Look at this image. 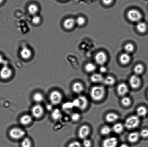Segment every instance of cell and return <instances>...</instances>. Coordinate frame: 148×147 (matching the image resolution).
Segmentation results:
<instances>
[{"label": "cell", "mask_w": 148, "mask_h": 147, "mask_svg": "<svg viewBox=\"0 0 148 147\" xmlns=\"http://www.w3.org/2000/svg\"><path fill=\"white\" fill-rule=\"evenodd\" d=\"M105 89L103 86H97L92 87L90 91V96L92 100L99 101L104 97Z\"/></svg>", "instance_id": "6da1fadb"}, {"label": "cell", "mask_w": 148, "mask_h": 147, "mask_svg": "<svg viewBox=\"0 0 148 147\" xmlns=\"http://www.w3.org/2000/svg\"><path fill=\"white\" fill-rule=\"evenodd\" d=\"M139 117L136 115H132L128 117L125 121V127L128 130H131L136 128L139 124Z\"/></svg>", "instance_id": "7a4b0ae2"}, {"label": "cell", "mask_w": 148, "mask_h": 147, "mask_svg": "<svg viewBox=\"0 0 148 147\" xmlns=\"http://www.w3.org/2000/svg\"><path fill=\"white\" fill-rule=\"evenodd\" d=\"M9 136L13 139L17 140L23 138L25 135V132L19 128H14L9 130Z\"/></svg>", "instance_id": "3957f363"}, {"label": "cell", "mask_w": 148, "mask_h": 147, "mask_svg": "<svg viewBox=\"0 0 148 147\" xmlns=\"http://www.w3.org/2000/svg\"><path fill=\"white\" fill-rule=\"evenodd\" d=\"M63 96L61 93L58 91L55 90L51 92L50 95L49 99L52 104L56 105L62 102Z\"/></svg>", "instance_id": "277c9868"}, {"label": "cell", "mask_w": 148, "mask_h": 147, "mask_svg": "<svg viewBox=\"0 0 148 147\" xmlns=\"http://www.w3.org/2000/svg\"><path fill=\"white\" fill-rule=\"evenodd\" d=\"M127 15L129 20L133 22H139L142 18V14L135 9H131L129 11Z\"/></svg>", "instance_id": "5b68a950"}, {"label": "cell", "mask_w": 148, "mask_h": 147, "mask_svg": "<svg viewBox=\"0 0 148 147\" xmlns=\"http://www.w3.org/2000/svg\"><path fill=\"white\" fill-rule=\"evenodd\" d=\"M32 115L36 119L42 117L44 113V109L42 106L39 104L34 105L31 109Z\"/></svg>", "instance_id": "8992f818"}, {"label": "cell", "mask_w": 148, "mask_h": 147, "mask_svg": "<svg viewBox=\"0 0 148 147\" xmlns=\"http://www.w3.org/2000/svg\"><path fill=\"white\" fill-rule=\"evenodd\" d=\"M76 106L81 110H84L88 106V101L86 97L84 96H80L75 100Z\"/></svg>", "instance_id": "52a82bcc"}, {"label": "cell", "mask_w": 148, "mask_h": 147, "mask_svg": "<svg viewBox=\"0 0 148 147\" xmlns=\"http://www.w3.org/2000/svg\"><path fill=\"white\" fill-rule=\"evenodd\" d=\"M12 70L6 65L4 66L0 71V77L2 79H9L12 76Z\"/></svg>", "instance_id": "ba28073f"}, {"label": "cell", "mask_w": 148, "mask_h": 147, "mask_svg": "<svg viewBox=\"0 0 148 147\" xmlns=\"http://www.w3.org/2000/svg\"><path fill=\"white\" fill-rule=\"evenodd\" d=\"M95 62L99 65H102L105 64L107 60V56L105 52L100 51L98 52L95 57Z\"/></svg>", "instance_id": "9c48e42d"}, {"label": "cell", "mask_w": 148, "mask_h": 147, "mask_svg": "<svg viewBox=\"0 0 148 147\" xmlns=\"http://www.w3.org/2000/svg\"><path fill=\"white\" fill-rule=\"evenodd\" d=\"M118 144V140L115 137L106 138L102 143L103 147H116Z\"/></svg>", "instance_id": "30bf717a"}, {"label": "cell", "mask_w": 148, "mask_h": 147, "mask_svg": "<svg viewBox=\"0 0 148 147\" xmlns=\"http://www.w3.org/2000/svg\"><path fill=\"white\" fill-rule=\"evenodd\" d=\"M129 82L131 87L135 89H137L140 86L141 81L139 77L137 75H133L130 77Z\"/></svg>", "instance_id": "8fae6325"}, {"label": "cell", "mask_w": 148, "mask_h": 147, "mask_svg": "<svg viewBox=\"0 0 148 147\" xmlns=\"http://www.w3.org/2000/svg\"><path fill=\"white\" fill-rule=\"evenodd\" d=\"M90 133V129L88 126H82L79 130L78 135L80 138L85 139L88 136Z\"/></svg>", "instance_id": "7c38bea8"}, {"label": "cell", "mask_w": 148, "mask_h": 147, "mask_svg": "<svg viewBox=\"0 0 148 147\" xmlns=\"http://www.w3.org/2000/svg\"><path fill=\"white\" fill-rule=\"evenodd\" d=\"M21 57L23 60L29 59L32 56V53L31 50L28 48L24 47L21 49L20 52Z\"/></svg>", "instance_id": "4fadbf2b"}, {"label": "cell", "mask_w": 148, "mask_h": 147, "mask_svg": "<svg viewBox=\"0 0 148 147\" xmlns=\"http://www.w3.org/2000/svg\"><path fill=\"white\" fill-rule=\"evenodd\" d=\"M76 24L75 20L72 18L66 19L63 23L64 27L67 30H70L74 27Z\"/></svg>", "instance_id": "5bb4252c"}, {"label": "cell", "mask_w": 148, "mask_h": 147, "mask_svg": "<svg viewBox=\"0 0 148 147\" xmlns=\"http://www.w3.org/2000/svg\"><path fill=\"white\" fill-rule=\"evenodd\" d=\"M33 118L31 115H23L20 119L21 124L23 126H27L30 124L32 122Z\"/></svg>", "instance_id": "9a60e30c"}, {"label": "cell", "mask_w": 148, "mask_h": 147, "mask_svg": "<svg viewBox=\"0 0 148 147\" xmlns=\"http://www.w3.org/2000/svg\"><path fill=\"white\" fill-rule=\"evenodd\" d=\"M117 92L120 96H123L125 95L128 92V86L125 83H120L117 86Z\"/></svg>", "instance_id": "2e32d148"}, {"label": "cell", "mask_w": 148, "mask_h": 147, "mask_svg": "<svg viewBox=\"0 0 148 147\" xmlns=\"http://www.w3.org/2000/svg\"><path fill=\"white\" fill-rule=\"evenodd\" d=\"M131 57L128 53H124L121 54L119 57V60L122 64L125 65L131 61Z\"/></svg>", "instance_id": "e0dca14e"}, {"label": "cell", "mask_w": 148, "mask_h": 147, "mask_svg": "<svg viewBox=\"0 0 148 147\" xmlns=\"http://www.w3.org/2000/svg\"><path fill=\"white\" fill-rule=\"evenodd\" d=\"M72 89L74 93L79 94L84 90V87L82 84L80 82H76L73 85Z\"/></svg>", "instance_id": "ac0fdd59"}, {"label": "cell", "mask_w": 148, "mask_h": 147, "mask_svg": "<svg viewBox=\"0 0 148 147\" xmlns=\"http://www.w3.org/2000/svg\"><path fill=\"white\" fill-rule=\"evenodd\" d=\"M136 28L137 31L141 33H144L147 29V26L144 22H139L137 24Z\"/></svg>", "instance_id": "d6986e66"}, {"label": "cell", "mask_w": 148, "mask_h": 147, "mask_svg": "<svg viewBox=\"0 0 148 147\" xmlns=\"http://www.w3.org/2000/svg\"><path fill=\"white\" fill-rule=\"evenodd\" d=\"M119 119V116L113 113H110L106 115V121L113 123Z\"/></svg>", "instance_id": "ffe728a7"}, {"label": "cell", "mask_w": 148, "mask_h": 147, "mask_svg": "<svg viewBox=\"0 0 148 147\" xmlns=\"http://www.w3.org/2000/svg\"><path fill=\"white\" fill-rule=\"evenodd\" d=\"M140 134L137 132H133L131 133L128 136V140L130 142L135 143L139 139Z\"/></svg>", "instance_id": "44dd1931"}, {"label": "cell", "mask_w": 148, "mask_h": 147, "mask_svg": "<svg viewBox=\"0 0 148 147\" xmlns=\"http://www.w3.org/2000/svg\"><path fill=\"white\" fill-rule=\"evenodd\" d=\"M90 79L91 81L94 83H99L103 81L104 78L101 74H95L91 76Z\"/></svg>", "instance_id": "7402d4cb"}, {"label": "cell", "mask_w": 148, "mask_h": 147, "mask_svg": "<svg viewBox=\"0 0 148 147\" xmlns=\"http://www.w3.org/2000/svg\"><path fill=\"white\" fill-rule=\"evenodd\" d=\"M124 126L120 123H117L113 126V130L115 133L120 134L122 133L124 130Z\"/></svg>", "instance_id": "603a6c76"}, {"label": "cell", "mask_w": 148, "mask_h": 147, "mask_svg": "<svg viewBox=\"0 0 148 147\" xmlns=\"http://www.w3.org/2000/svg\"><path fill=\"white\" fill-rule=\"evenodd\" d=\"M29 13L31 15H35L38 11V6L35 4H31L29 5L28 8Z\"/></svg>", "instance_id": "cb8c5ba5"}, {"label": "cell", "mask_w": 148, "mask_h": 147, "mask_svg": "<svg viewBox=\"0 0 148 147\" xmlns=\"http://www.w3.org/2000/svg\"><path fill=\"white\" fill-rule=\"evenodd\" d=\"M33 99L35 102L39 103L42 102L44 100L43 95L40 93H35L33 95Z\"/></svg>", "instance_id": "d4e9b609"}, {"label": "cell", "mask_w": 148, "mask_h": 147, "mask_svg": "<svg viewBox=\"0 0 148 147\" xmlns=\"http://www.w3.org/2000/svg\"><path fill=\"white\" fill-rule=\"evenodd\" d=\"M103 82L106 85L112 86L114 84L115 81L113 77L108 76L104 79Z\"/></svg>", "instance_id": "484cf974"}, {"label": "cell", "mask_w": 148, "mask_h": 147, "mask_svg": "<svg viewBox=\"0 0 148 147\" xmlns=\"http://www.w3.org/2000/svg\"><path fill=\"white\" fill-rule=\"evenodd\" d=\"M144 70V67L142 64H138L134 67V71L136 75H140Z\"/></svg>", "instance_id": "4316f807"}, {"label": "cell", "mask_w": 148, "mask_h": 147, "mask_svg": "<svg viewBox=\"0 0 148 147\" xmlns=\"http://www.w3.org/2000/svg\"><path fill=\"white\" fill-rule=\"evenodd\" d=\"M32 145L31 141L28 137L23 138L21 142V147H31Z\"/></svg>", "instance_id": "83f0119b"}, {"label": "cell", "mask_w": 148, "mask_h": 147, "mask_svg": "<svg viewBox=\"0 0 148 147\" xmlns=\"http://www.w3.org/2000/svg\"><path fill=\"white\" fill-rule=\"evenodd\" d=\"M147 113V109L144 107H139L137 109V113L138 116L141 117L145 116Z\"/></svg>", "instance_id": "f1b7e54d"}, {"label": "cell", "mask_w": 148, "mask_h": 147, "mask_svg": "<svg viewBox=\"0 0 148 147\" xmlns=\"http://www.w3.org/2000/svg\"><path fill=\"white\" fill-rule=\"evenodd\" d=\"M96 69V66L92 63H90L87 64L85 66V70L88 72H94Z\"/></svg>", "instance_id": "f546056e"}, {"label": "cell", "mask_w": 148, "mask_h": 147, "mask_svg": "<svg viewBox=\"0 0 148 147\" xmlns=\"http://www.w3.org/2000/svg\"><path fill=\"white\" fill-rule=\"evenodd\" d=\"M62 113L58 109L54 110L52 113V118L55 120H58L61 117Z\"/></svg>", "instance_id": "4dcf8cb0"}, {"label": "cell", "mask_w": 148, "mask_h": 147, "mask_svg": "<svg viewBox=\"0 0 148 147\" xmlns=\"http://www.w3.org/2000/svg\"><path fill=\"white\" fill-rule=\"evenodd\" d=\"M112 131V129L108 126H104L101 130V133L103 135H107L110 134Z\"/></svg>", "instance_id": "1f68e13d"}, {"label": "cell", "mask_w": 148, "mask_h": 147, "mask_svg": "<svg viewBox=\"0 0 148 147\" xmlns=\"http://www.w3.org/2000/svg\"><path fill=\"white\" fill-rule=\"evenodd\" d=\"M124 50L127 53H131L134 50V46L131 43H127L124 46Z\"/></svg>", "instance_id": "d6a6232c"}, {"label": "cell", "mask_w": 148, "mask_h": 147, "mask_svg": "<svg viewBox=\"0 0 148 147\" xmlns=\"http://www.w3.org/2000/svg\"><path fill=\"white\" fill-rule=\"evenodd\" d=\"M131 101L129 97H124L121 100V104L125 107H128L131 104Z\"/></svg>", "instance_id": "836d02e7"}, {"label": "cell", "mask_w": 148, "mask_h": 147, "mask_svg": "<svg viewBox=\"0 0 148 147\" xmlns=\"http://www.w3.org/2000/svg\"><path fill=\"white\" fill-rule=\"evenodd\" d=\"M76 23L79 26H82L85 24L86 20L83 17H79L75 20Z\"/></svg>", "instance_id": "e575fe53"}, {"label": "cell", "mask_w": 148, "mask_h": 147, "mask_svg": "<svg viewBox=\"0 0 148 147\" xmlns=\"http://www.w3.org/2000/svg\"><path fill=\"white\" fill-rule=\"evenodd\" d=\"M41 21V18L40 16L36 15H34L32 19V22L33 24H40Z\"/></svg>", "instance_id": "d590c367"}, {"label": "cell", "mask_w": 148, "mask_h": 147, "mask_svg": "<svg viewBox=\"0 0 148 147\" xmlns=\"http://www.w3.org/2000/svg\"><path fill=\"white\" fill-rule=\"evenodd\" d=\"M140 136L143 138H147L148 137V130L147 129H143L141 131L140 133Z\"/></svg>", "instance_id": "8d00e7d4"}, {"label": "cell", "mask_w": 148, "mask_h": 147, "mask_svg": "<svg viewBox=\"0 0 148 147\" xmlns=\"http://www.w3.org/2000/svg\"><path fill=\"white\" fill-rule=\"evenodd\" d=\"M68 147H82V146L78 141H75L69 144Z\"/></svg>", "instance_id": "74e56055"}, {"label": "cell", "mask_w": 148, "mask_h": 147, "mask_svg": "<svg viewBox=\"0 0 148 147\" xmlns=\"http://www.w3.org/2000/svg\"><path fill=\"white\" fill-rule=\"evenodd\" d=\"M80 115L77 113L73 114L71 116V119L74 121H77L80 119Z\"/></svg>", "instance_id": "f35d334b"}, {"label": "cell", "mask_w": 148, "mask_h": 147, "mask_svg": "<svg viewBox=\"0 0 148 147\" xmlns=\"http://www.w3.org/2000/svg\"><path fill=\"white\" fill-rule=\"evenodd\" d=\"M83 145L84 147H90L92 145V142L89 140L85 139L83 142Z\"/></svg>", "instance_id": "ab89813d"}, {"label": "cell", "mask_w": 148, "mask_h": 147, "mask_svg": "<svg viewBox=\"0 0 148 147\" xmlns=\"http://www.w3.org/2000/svg\"><path fill=\"white\" fill-rule=\"evenodd\" d=\"M113 0H102L104 4L106 5H108L112 3Z\"/></svg>", "instance_id": "60d3db41"}, {"label": "cell", "mask_w": 148, "mask_h": 147, "mask_svg": "<svg viewBox=\"0 0 148 147\" xmlns=\"http://www.w3.org/2000/svg\"><path fill=\"white\" fill-rule=\"evenodd\" d=\"M106 70H107V69L106 67L102 66L100 67V71L101 72L104 73L106 72Z\"/></svg>", "instance_id": "b9f144b4"}, {"label": "cell", "mask_w": 148, "mask_h": 147, "mask_svg": "<svg viewBox=\"0 0 148 147\" xmlns=\"http://www.w3.org/2000/svg\"><path fill=\"white\" fill-rule=\"evenodd\" d=\"M4 62V60L2 55L0 54V64H3Z\"/></svg>", "instance_id": "7bdbcfd3"}, {"label": "cell", "mask_w": 148, "mask_h": 147, "mask_svg": "<svg viewBox=\"0 0 148 147\" xmlns=\"http://www.w3.org/2000/svg\"><path fill=\"white\" fill-rule=\"evenodd\" d=\"M119 147H129L128 146L125 144H122Z\"/></svg>", "instance_id": "ee69618b"}, {"label": "cell", "mask_w": 148, "mask_h": 147, "mask_svg": "<svg viewBox=\"0 0 148 147\" xmlns=\"http://www.w3.org/2000/svg\"><path fill=\"white\" fill-rule=\"evenodd\" d=\"M3 1V0H0V4L2 3Z\"/></svg>", "instance_id": "f6af8a7d"}, {"label": "cell", "mask_w": 148, "mask_h": 147, "mask_svg": "<svg viewBox=\"0 0 148 147\" xmlns=\"http://www.w3.org/2000/svg\"></svg>", "instance_id": "bcb514c9"}]
</instances>
